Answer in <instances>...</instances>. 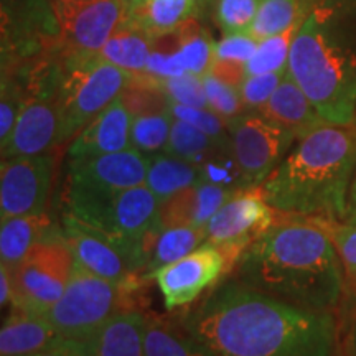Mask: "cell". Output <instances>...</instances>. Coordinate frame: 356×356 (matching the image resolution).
I'll return each instance as SVG.
<instances>
[{
  "label": "cell",
  "mask_w": 356,
  "mask_h": 356,
  "mask_svg": "<svg viewBox=\"0 0 356 356\" xmlns=\"http://www.w3.org/2000/svg\"><path fill=\"white\" fill-rule=\"evenodd\" d=\"M262 0H216L215 17L225 35L248 32Z\"/></svg>",
  "instance_id": "e575fe53"
},
{
  "label": "cell",
  "mask_w": 356,
  "mask_h": 356,
  "mask_svg": "<svg viewBox=\"0 0 356 356\" xmlns=\"http://www.w3.org/2000/svg\"><path fill=\"white\" fill-rule=\"evenodd\" d=\"M74 269L73 251L61 228L56 229L42 239L20 264L8 269L13 287L10 307L44 315L63 296Z\"/></svg>",
  "instance_id": "52a82bcc"
},
{
  "label": "cell",
  "mask_w": 356,
  "mask_h": 356,
  "mask_svg": "<svg viewBox=\"0 0 356 356\" xmlns=\"http://www.w3.org/2000/svg\"><path fill=\"white\" fill-rule=\"evenodd\" d=\"M132 114L119 96L79 131L71 142L68 159L96 157L132 149Z\"/></svg>",
  "instance_id": "2e32d148"
},
{
  "label": "cell",
  "mask_w": 356,
  "mask_h": 356,
  "mask_svg": "<svg viewBox=\"0 0 356 356\" xmlns=\"http://www.w3.org/2000/svg\"><path fill=\"white\" fill-rule=\"evenodd\" d=\"M48 213L32 216H13L2 220L0 225V262L7 269H12L25 259L32 249L42 239L55 233Z\"/></svg>",
  "instance_id": "44dd1931"
},
{
  "label": "cell",
  "mask_w": 356,
  "mask_h": 356,
  "mask_svg": "<svg viewBox=\"0 0 356 356\" xmlns=\"http://www.w3.org/2000/svg\"><path fill=\"white\" fill-rule=\"evenodd\" d=\"M355 122H356V119H355Z\"/></svg>",
  "instance_id": "c3c4849f"
},
{
  "label": "cell",
  "mask_w": 356,
  "mask_h": 356,
  "mask_svg": "<svg viewBox=\"0 0 356 356\" xmlns=\"http://www.w3.org/2000/svg\"><path fill=\"white\" fill-rule=\"evenodd\" d=\"M30 356H89L86 348L79 340H73V338H63L58 341L56 345L50 346V348L38 351V353Z\"/></svg>",
  "instance_id": "7bdbcfd3"
},
{
  "label": "cell",
  "mask_w": 356,
  "mask_h": 356,
  "mask_svg": "<svg viewBox=\"0 0 356 356\" xmlns=\"http://www.w3.org/2000/svg\"><path fill=\"white\" fill-rule=\"evenodd\" d=\"M144 73L163 81V79L168 78L181 76V74H185V70L178 63L175 51H167L162 50V48L152 47Z\"/></svg>",
  "instance_id": "60d3db41"
},
{
  "label": "cell",
  "mask_w": 356,
  "mask_h": 356,
  "mask_svg": "<svg viewBox=\"0 0 356 356\" xmlns=\"http://www.w3.org/2000/svg\"><path fill=\"white\" fill-rule=\"evenodd\" d=\"M145 356H215L175 320L150 318L145 332Z\"/></svg>",
  "instance_id": "603a6c76"
},
{
  "label": "cell",
  "mask_w": 356,
  "mask_h": 356,
  "mask_svg": "<svg viewBox=\"0 0 356 356\" xmlns=\"http://www.w3.org/2000/svg\"><path fill=\"white\" fill-rule=\"evenodd\" d=\"M286 73L287 71H275V73L254 74L244 79L239 86V95L246 113H259L274 95Z\"/></svg>",
  "instance_id": "8d00e7d4"
},
{
  "label": "cell",
  "mask_w": 356,
  "mask_h": 356,
  "mask_svg": "<svg viewBox=\"0 0 356 356\" xmlns=\"http://www.w3.org/2000/svg\"><path fill=\"white\" fill-rule=\"evenodd\" d=\"M170 113L175 119L191 124L207 136H210L211 139L220 142L221 145L231 149L228 121L222 119L220 114H216L215 111H211L210 108H191V106H181L172 102Z\"/></svg>",
  "instance_id": "d6a6232c"
},
{
  "label": "cell",
  "mask_w": 356,
  "mask_h": 356,
  "mask_svg": "<svg viewBox=\"0 0 356 356\" xmlns=\"http://www.w3.org/2000/svg\"><path fill=\"white\" fill-rule=\"evenodd\" d=\"M222 150L231 149L221 145L220 142L211 139L210 136H207L191 124L173 118L170 139H168V144L163 150L165 154L202 167Z\"/></svg>",
  "instance_id": "4316f807"
},
{
  "label": "cell",
  "mask_w": 356,
  "mask_h": 356,
  "mask_svg": "<svg viewBox=\"0 0 356 356\" xmlns=\"http://www.w3.org/2000/svg\"><path fill=\"white\" fill-rule=\"evenodd\" d=\"M137 289V284L111 282L76 266L63 296L43 317L61 337L81 340L121 312L137 309L132 307Z\"/></svg>",
  "instance_id": "8992f818"
},
{
  "label": "cell",
  "mask_w": 356,
  "mask_h": 356,
  "mask_svg": "<svg viewBox=\"0 0 356 356\" xmlns=\"http://www.w3.org/2000/svg\"><path fill=\"white\" fill-rule=\"evenodd\" d=\"M210 73L215 74L216 78L222 79L225 83L233 84V86L238 88L241 86V83L248 78L246 63L231 60H220V58H215Z\"/></svg>",
  "instance_id": "b9f144b4"
},
{
  "label": "cell",
  "mask_w": 356,
  "mask_h": 356,
  "mask_svg": "<svg viewBox=\"0 0 356 356\" xmlns=\"http://www.w3.org/2000/svg\"><path fill=\"white\" fill-rule=\"evenodd\" d=\"M178 322L215 356H338L330 310L287 304L234 277L211 289Z\"/></svg>",
  "instance_id": "6da1fadb"
},
{
  "label": "cell",
  "mask_w": 356,
  "mask_h": 356,
  "mask_svg": "<svg viewBox=\"0 0 356 356\" xmlns=\"http://www.w3.org/2000/svg\"><path fill=\"white\" fill-rule=\"evenodd\" d=\"M203 8L197 0H127L124 25L155 38L175 32L185 22L202 15Z\"/></svg>",
  "instance_id": "d6986e66"
},
{
  "label": "cell",
  "mask_w": 356,
  "mask_h": 356,
  "mask_svg": "<svg viewBox=\"0 0 356 356\" xmlns=\"http://www.w3.org/2000/svg\"><path fill=\"white\" fill-rule=\"evenodd\" d=\"M328 231L343 267L345 284L356 289V222L318 220Z\"/></svg>",
  "instance_id": "1f68e13d"
},
{
  "label": "cell",
  "mask_w": 356,
  "mask_h": 356,
  "mask_svg": "<svg viewBox=\"0 0 356 356\" xmlns=\"http://www.w3.org/2000/svg\"><path fill=\"white\" fill-rule=\"evenodd\" d=\"M259 42L252 38L248 32L228 33L215 44V58L220 60H231L248 63L251 56L256 53Z\"/></svg>",
  "instance_id": "ab89813d"
},
{
  "label": "cell",
  "mask_w": 356,
  "mask_h": 356,
  "mask_svg": "<svg viewBox=\"0 0 356 356\" xmlns=\"http://www.w3.org/2000/svg\"><path fill=\"white\" fill-rule=\"evenodd\" d=\"M0 96H2L0 97V145H2L15 127L17 119L26 102V96L17 78L7 71H2V95Z\"/></svg>",
  "instance_id": "d590c367"
},
{
  "label": "cell",
  "mask_w": 356,
  "mask_h": 356,
  "mask_svg": "<svg viewBox=\"0 0 356 356\" xmlns=\"http://www.w3.org/2000/svg\"><path fill=\"white\" fill-rule=\"evenodd\" d=\"M229 270V262L221 249L203 243L188 256L160 267L152 279L160 289L165 309L173 312L197 302L203 292L215 287Z\"/></svg>",
  "instance_id": "4fadbf2b"
},
{
  "label": "cell",
  "mask_w": 356,
  "mask_h": 356,
  "mask_svg": "<svg viewBox=\"0 0 356 356\" xmlns=\"http://www.w3.org/2000/svg\"><path fill=\"white\" fill-rule=\"evenodd\" d=\"M198 193V215H197V228H204L213 215L220 210L228 200L234 197L238 191H231L222 188V186L208 184V181H200L197 185Z\"/></svg>",
  "instance_id": "f35d334b"
},
{
  "label": "cell",
  "mask_w": 356,
  "mask_h": 356,
  "mask_svg": "<svg viewBox=\"0 0 356 356\" xmlns=\"http://www.w3.org/2000/svg\"><path fill=\"white\" fill-rule=\"evenodd\" d=\"M207 243L204 228L197 226H184V228H165L159 234L154 244L152 256L147 264L142 279H152V274L160 267L172 264L181 257L188 256L195 249Z\"/></svg>",
  "instance_id": "484cf974"
},
{
  "label": "cell",
  "mask_w": 356,
  "mask_h": 356,
  "mask_svg": "<svg viewBox=\"0 0 356 356\" xmlns=\"http://www.w3.org/2000/svg\"><path fill=\"white\" fill-rule=\"evenodd\" d=\"M61 231L73 251L76 266L111 282L140 286V279L131 259L108 238L96 233L70 213L63 215Z\"/></svg>",
  "instance_id": "5bb4252c"
},
{
  "label": "cell",
  "mask_w": 356,
  "mask_h": 356,
  "mask_svg": "<svg viewBox=\"0 0 356 356\" xmlns=\"http://www.w3.org/2000/svg\"><path fill=\"white\" fill-rule=\"evenodd\" d=\"M55 154L51 150L25 157L3 159L0 165V215L32 216L47 213Z\"/></svg>",
  "instance_id": "7c38bea8"
},
{
  "label": "cell",
  "mask_w": 356,
  "mask_h": 356,
  "mask_svg": "<svg viewBox=\"0 0 356 356\" xmlns=\"http://www.w3.org/2000/svg\"><path fill=\"white\" fill-rule=\"evenodd\" d=\"M233 277L274 299L322 312H333L345 289L343 267L328 231L318 220L296 216L277 218L249 244Z\"/></svg>",
  "instance_id": "7a4b0ae2"
},
{
  "label": "cell",
  "mask_w": 356,
  "mask_h": 356,
  "mask_svg": "<svg viewBox=\"0 0 356 356\" xmlns=\"http://www.w3.org/2000/svg\"><path fill=\"white\" fill-rule=\"evenodd\" d=\"M289 74L328 124L356 119V0H318L293 38Z\"/></svg>",
  "instance_id": "277c9868"
},
{
  "label": "cell",
  "mask_w": 356,
  "mask_h": 356,
  "mask_svg": "<svg viewBox=\"0 0 356 356\" xmlns=\"http://www.w3.org/2000/svg\"><path fill=\"white\" fill-rule=\"evenodd\" d=\"M356 173V122L323 124L297 144L259 186L279 215L345 221Z\"/></svg>",
  "instance_id": "3957f363"
},
{
  "label": "cell",
  "mask_w": 356,
  "mask_h": 356,
  "mask_svg": "<svg viewBox=\"0 0 356 356\" xmlns=\"http://www.w3.org/2000/svg\"><path fill=\"white\" fill-rule=\"evenodd\" d=\"M149 155L136 149L68 160L66 207L113 197L132 186L145 185Z\"/></svg>",
  "instance_id": "ba28073f"
},
{
  "label": "cell",
  "mask_w": 356,
  "mask_h": 356,
  "mask_svg": "<svg viewBox=\"0 0 356 356\" xmlns=\"http://www.w3.org/2000/svg\"><path fill=\"white\" fill-rule=\"evenodd\" d=\"M12 297L13 287L10 273H8L7 267L2 266V269H0V305H2V309H6L7 305L12 304Z\"/></svg>",
  "instance_id": "ee69618b"
},
{
  "label": "cell",
  "mask_w": 356,
  "mask_h": 356,
  "mask_svg": "<svg viewBox=\"0 0 356 356\" xmlns=\"http://www.w3.org/2000/svg\"><path fill=\"white\" fill-rule=\"evenodd\" d=\"M202 181L200 168L165 152L149 155L145 186L160 202L172 197L177 191L190 188Z\"/></svg>",
  "instance_id": "7402d4cb"
},
{
  "label": "cell",
  "mask_w": 356,
  "mask_h": 356,
  "mask_svg": "<svg viewBox=\"0 0 356 356\" xmlns=\"http://www.w3.org/2000/svg\"><path fill=\"white\" fill-rule=\"evenodd\" d=\"M300 25L302 24H297L286 30V32L261 40L256 48V53L246 63L248 76L275 73V71H287L289 55H291L293 38L299 32Z\"/></svg>",
  "instance_id": "f1b7e54d"
},
{
  "label": "cell",
  "mask_w": 356,
  "mask_h": 356,
  "mask_svg": "<svg viewBox=\"0 0 356 356\" xmlns=\"http://www.w3.org/2000/svg\"><path fill=\"white\" fill-rule=\"evenodd\" d=\"M198 17L185 22L184 25L178 26V47L175 56L185 73L204 76L210 73L213 61H215V44L216 42L198 24Z\"/></svg>",
  "instance_id": "d4e9b609"
},
{
  "label": "cell",
  "mask_w": 356,
  "mask_h": 356,
  "mask_svg": "<svg viewBox=\"0 0 356 356\" xmlns=\"http://www.w3.org/2000/svg\"><path fill=\"white\" fill-rule=\"evenodd\" d=\"M60 111L56 97H33L25 102L15 127L2 144V160L48 152L58 147Z\"/></svg>",
  "instance_id": "9a60e30c"
},
{
  "label": "cell",
  "mask_w": 356,
  "mask_h": 356,
  "mask_svg": "<svg viewBox=\"0 0 356 356\" xmlns=\"http://www.w3.org/2000/svg\"><path fill=\"white\" fill-rule=\"evenodd\" d=\"M277 215L259 188L238 191L204 225L207 243L221 249L233 270L246 248L277 221Z\"/></svg>",
  "instance_id": "8fae6325"
},
{
  "label": "cell",
  "mask_w": 356,
  "mask_h": 356,
  "mask_svg": "<svg viewBox=\"0 0 356 356\" xmlns=\"http://www.w3.org/2000/svg\"><path fill=\"white\" fill-rule=\"evenodd\" d=\"M51 6L65 55H97L127 17V0H51Z\"/></svg>",
  "instance_id": "30bf717a"
},
{
  "label": "cell",
  "mask_w": 356,
  "mask_h": 356,
  "mask_svg": "<svg viewBox=\"0 0 356 356\" xmlns=\"http://www.w3.org/2000/svg\"><path fill=\"white\" fill-rule=\"evenodd\" d=\"M346 222H356V173L353 181L350 186L348 195V215H346Z\"/></svg>",
  "instance_id": "bcb514c9"
},
{
  "label": "cell",
  "mask_w": 356,
  "mask_h": 356,
  "mask_svg": "<svg viewBox=\"0 0 356 356\" xmlns=\"http://www.w3.org/2000/svg\"><path fill=\"white\" fill-rule=\"evenodd\" d=\"M203 86L204 95H207L208 99V108L215 111L216 114H220L222 119L229 121L236 115L246 113L238 86L225 83L213 73L204 74Z\"/></svg>",
  "instance_id": "836d02e7"
},
{
  "label": "cell",
  "mask_w": 356,
  "mask_h": 356,
  "mask_svg": "<svg viewBox=\"0 0 356 356\" xmlns=\"http://www.w3.org/2000/svg\"><path fill=\"white\" fill-rule=\"evenodd\" d=\"M173 115L168 113L137 115L132 119L131 145L145 155L160 154L165 150L170 139Z\"/></svg>",
  "instance_id": "f546056e"
},
{
  "label": "cell",
  "mask_w": 356,
  "mask_h": 356,
  "mask_svg": "<svg viewBox=\"0 0 356 356\" xmlns=\"http://www.w3.org/2000/svg\"><path fill=\"white\" fill-rule=\"evenodd\" d=\"M152 51V38L140 30L122 25L97 53L102 60L132 74L144 73Z\"/></svg>",
  "instance_id": "cb8c5ba5"
},
{
  "label": "cell",
  "mask_w": 356,
  "mask_h": 356,
  "mask_svg": "<svg viewBox=\"0 0 356 356\" xmlns=\"http://www.w3.org/2000/svg\"><path fill=\"white\" fill-rule=\"evenodd\" d=\"M259 113L277 126L292 132L296 139H300L305 134L315 131L323 124H328L318 114V111L315 109V106L312 104V101L302 91L299 84L293 81L289 71L284 74L274 95L270 96V99L266 102Z\"/></svg>",
  "instance_id": "ac0fdd59"
},
{
  "label": "cell",
  "mask_w": 356,
  "mask_h": 356,
  "mask_svg": "<svg viewBox=\"0 0 356 356\" xmlns=\"http://www.w3.org/2000/svg\"><path fill=\"white\" fill-rule=\"evenodd\" d=\"M197 2H200V3H202V6L204 7V6H208V3H211V2H216V0H197Z\"/></svg>",
  "instance_id": "7dc6e473"
},
{
  "label": "cell",
  "mask_w": 356,
  "mask_h": 356,
  "mask_svg": "<svg viewBox=\"0 0 356 356\" xmlns=\"http://www.w3.org/2000/svg\"><path fill=\"white\" fill-rule=\"evenodd\" d=\"M65 74L58 91L60 136L58 147L76 137L106 109L131 81L132 73L108 63L99 55H65Z\"/></svg>",
  "instance_id": "5b68a950"
},
{
  "label": "cell",
  "mask_w": 356,
  "mask_h": 356,
  "mask_svg": "<svg viewBox=\"0 0 356 356\" xmlns=\"http://www.w3.org/2000/svg\"><path fill=\"white\" fill-rule=\"evenodd\" d=\"M345 355L346 356H356V314H355L353 320H351L348 333H346Z\"/></svg>",
  "instance_id": "f6af8a7d"
},
{
  "label": "cell",
  "mask_w": 356,
  "mask_h": 356,
  "mask_svg": "<svg viewBox=\"0 0 356 356\" xmlns=\"http://www.w3.org/2000/svg\"><path fill=\"white\" fill-rule=\"evenodd\" d=\"M43 315L10 307L0 330V356H30L63 340Z\"/></svg>",
  "instance_id": "ffe728a7"
},
{
  "label": "cell",
  "mask_w": 356,
  "mask_h": 356,
  "mask_svg": "<svg viewBox=\"0 0 356 356\" xmlns=\"http://www.w3.org/2000/svg\"><path fill=\"white\" fill-rule=\"evenodd\" d=\"M228 132L246 190L259 188L297 140L292 132L261 113H243L229 119Z\"/></svg>",
  "instance_id": "9c48e42d"
},
{
  "label": "cell",
  "mask_w": 356,
  "mask_h": 356,
  "mask_svg": "<svg viewBox=\"0 0 356 356\" xmlns=\"http://www.w3.org/2000/svg\"><path fill=\"white\" fill-rule=\"evenodd\" d=\"M162 88L167 92L168 99L175 104L191 106V108H208L202 76L185 73L181 76L163 79Z\"/></svg>",
  "instance_id": "74e56055"
},
{
  "label": "cell",
  "mask_w": 356,
  "mask_h": 356,
  "mask_svg": "<svg viewBox=\"0 0 356 356\" xmlns=\"http://www.w3.org/2000/svg\"><path fill=\"white\" fill-rule=\"evenodd\" d=\"M147 323L142 310H126L79 341L89 356H145Z\"/></svg>",
  "instance_id": "e0dca14e"
},
{
  "label": "cell",
  "mask_w": 356,
  "mask_h": 356,
  "mask_svg": "<svg viewBox=\"0 0 356 356\" xmlns=\"http://www.w3.org/2000/svg\"><path fill=\"white\" fill-rule=\"evenodd\" d=\"M124 106L132 114V118L145 114L168 113L172 101L163 91L162 81L147 73L132 74L131 81L121 92Z\"/></svg>",
  "instance_id": "83f0119b"
},
{
  "label": "cell",
  "mask_w": 356,
  "mask_h": 356,
  "mask_svg": "<svg viewBox=\"0 0 356 356\" xmlns=\"http://www.w3.org/2000/svg\"><path fill=\"white\" fill-rule=\"evenodd\" d=\"M198 215V193L197 185L180 190L160 202L159 222L165 228H184V226H197Z\"/></svg>",
  "instance_id": "4dcf8cb0"
}]
</instances>
